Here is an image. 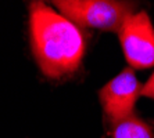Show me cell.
I'll return each instance as SVG.
<instances>
[{
	"label": "cell",
	"mask_w": 154,
	"mask_h": 138,
	"mask_svg": "<svg viewBox=\"0 0 154 138\" xmlns=\"http://www.w3.org/2000/svg\"><path fill=\"white\" fill-rule=\"evenodd\" d=\"M111 126V138H154V127L135 113Z\"/></svg>",
	"instance_id": "cell-5"
},
{
	"label": "cell",
	"mask_w": 154,
	"mask_h": 138,
	"mask_svg": "<svg viewBox=\"0 0 154 138\" xmlns=\"http://www.w3.org/2000/svg\"><path fill=\"white\" fill-rule=\"evenodd\" d=\"M54 7L79 28L118 32L135 4L115 0H57Z\"/></svg>",
	"instance_id": "cell-2"
},
{
	"label": "cell",
	"mask_w": 154,
	"mask_h": 138,
	"mask_svg": "<svg viewBox=\"0 0 154 138\" xmlns=\"http://www.w3.org/2000/svg\"><path fill=\"white\" fill-rule=\"evenodd\" d=\"M142 86L133 69L126 68L101 87L99 99L110 124L135 113V105L142 92Z\"/></svg>",
	"instance_id": "cell-4"
},
{
	"label": "cell",
	"mask_w": 154,
	"mask_h": 138,
	"mask_svg": "<svg viewBox=\"0 0 154 138\" xmlns=\"http://www.w3.org/2000/svg\"><path fill=\"white\" fill-rule=\"evenodd\" d=\"M32 53L46 78L63 79L75 73L86 51V39L78 25L43 1L29 4Z\"/></svg>",
	"instance_id": "cell-1"
},
{
	"label": "cell",
	"mask_w": 154,
	"mask_h": 138,
	"mask_svg": "<svg viewBox=\"0 0 154 138\" xmlns=\"http://www.w3.org/2000/svg\"><path fill=\"white\" fill-rule=\"evenodd\" d=\"M140 97H147V98L154 99V73L150 76V79L142 86V92Z\"/></svg>",
	"instance_id": "cell-6"
},
{
	"label": "cell",
	"mask_w": 154,
	"mask_h": 138,
	"mask_svg": "<svg viewBox=\"0 0 154 138\" xmlns=\"http://www.w3.org/2000/svg\"><path fill=\"white\" fill-rule=\"evenodd\" d=\"M119 33V43L131 69H149L154 66V26L146 11L126 18Z\"/></svg>",
	"instance_id": "cell-3"
}]
</instances>
